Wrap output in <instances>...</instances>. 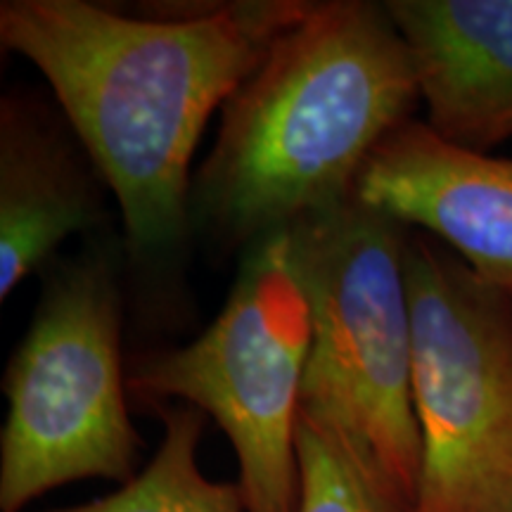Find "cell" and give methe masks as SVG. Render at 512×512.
I'll use <instances>...</instances> for the list:
<instances>
[{"label":"cell","mask_w":512,"mask_h":512,"mask_svg":"<svg viewBox=\"0 0 512 512\" xmlns=\"http://www.w3.org/2000/svg\"><path fill=\"white\" fill-rule=\"evenodd\" d=\"M309 3H195L131 17L86 0H3L0 43L46 76L117 197L133 261L176 254L192 228V157Z\"/></svg>","instance_id":"obj_1"},{"label":"cell","mask_w":512,"mask_h":512,"mask_svg":"<svg viewBox=\"0 0 512 512\" xmlns=\"http://www.w3.org/2000/svg\"><path fill=\"white\" fill-rule=\"evenodd\" d=\"M420 100L384 3H309L221 110L192 181V226L249 247L354 197L370 152Z\"/></svg>","instance_id":"obj_2"},{"label":"cell","mask_w":512,"mask_h":512,"mask_svg":"<svg viewBox=\"0 0 512 512\" xmlns=\"http://www.w3.org/2000/svg\"><path fill=\"white\" fill-rule=\"evenodd\" d=\"M285 230L311 311L299 411L335 432L384 494L413 512L422 446L403 266L411 228L354 195Z\"/></svg>","instance_id":"obj_3"},{"label":"cell","mask_w":512,"mask_h":512,"mask_svg":"<svg viewBox=\"0 0 512 512\" xmlns=\"http://www.w3.org/2000/svg\"><path fill=\"white\" fill-rule=\"evenodd\" d=\"M126 392L117 268L107 252L81 254L50 273L5 368L0 512L81 479L131 482L140 437Z\"/></svg>","instance_id":"obj_4"},{"label":"cell","mask_w":512,"mask_h":512,"mask_svg":"<svg viewBox=\"0 0 512 512\" xmlns=\"http://www.w3.org/2000/svg\"><path fill=\"white\" fill-rule=\"evenodd\" d=\"M311 311L287 230L245 249L219 316L183 347L140 356L128 392L185 403L226 432L247 512H297V420Z\"/></svg>","instance_id":"obj_5"},{"label":"cell","mask_w":512,"mask_h":512,"mask_svg":"<svg viewBox=\"0 0 512 512\" xmlns=\"http://www.w3.org/2000/svg\"><path fill=\"white\" fill-rule=\"evenodd\" d=\"M403 266L422 446L413 512H512V294L413 228Z\"/></svg>","instance_id":"obj_6"},{"label":"cell","mask_w":512,"mask_h":512,"mask_svg":"<svg viewBox=\"0 0 512 512\" xmlns=\"http://www.w3.org/2000/svg\"><path fill=\"white\" fill-rule=\"evenodd\" d=\"M354 195L512 294V159L446 143L411 119L370 152Z\"/></svg>","instance_id":"obj_7"},{"label":"cell","mask_w":512,"mask_h":512,"mask_svg":"<svg viewBox=\"0 0 512 512\" xmlns=\"http://www.w3.org/2000/svg\"><path fill=\"white\" fill-rule=\"evenodd\" d=\"M425 124L465 150L512 138V0H389Z\"/></svg>","instance_id":"obj_8"},{"label":"cell","mask_w":512,"mask_h":512,"mask_svg":"<svg viewBox=\"0 0 512 512\" xmlns=\"http://www.w3.org/2000/svg\"><path fill=\"white\" fill-rule=\"evenodd\" d=\"M76 140L36 95L15 91L0 102V302L64 240L102 221L95 166Z\"/></svg>","instance_id":"obj_9"},{"label":"cell","mask_w":512,"mask_h":512,"mask_svg":"<svg viewBox=\"0 0 512 512\" xmlns=\"http://www.w3.org/2000/svg\"><path fill=\"white\" fill-rule=\"evenodd\" d=\"M164 437L131 482L91 503L48 512H247L238 484L214 482L200 467L207 415L185 403L155 406Z\"/></svg>","instance_id":"obj_10"},{"label":"cell","mask_w":512,"mask_h":512,"mask_svg":"<svg viewBox=\"0 0 512 512\" xmlns=\"http://www.w3.org/2000/svg\"><path fill=\"white\" fill-rule=\"evenodd\" d=\"M297 512H403L375 484L349 446L299 411Z\"/></svg>","instance_id":"obj_11"}]
</instances>
